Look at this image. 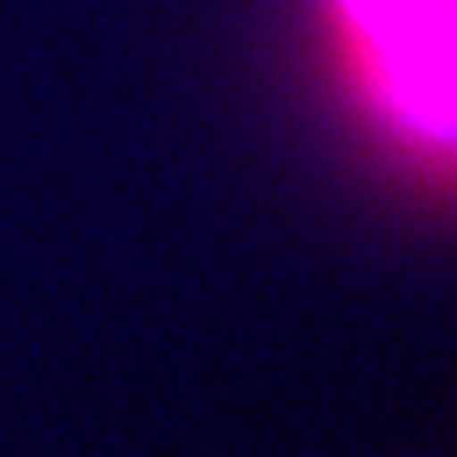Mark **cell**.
Wrapping results in <instances>:
<instances>
[{
  "mask_svg": "<svg viewBox=\"0 0 457 457\" xmlns=\"http://www.w3.org/2000/svg\"><path fill=\"white\" fill-rule=\"evenodd\" d=\"M355 129L431 191H457V0H303Z\"/></svg>",
  "mask_w": 457,
  "mask_h": 457,
  "instance_id": "6da1fadb",
  "label": "cell"
}]
</instances>
